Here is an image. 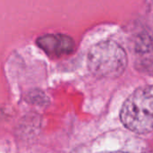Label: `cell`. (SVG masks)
Returning a JSON list of instances; mask_svg holds the SVG:
<instances>
[{
    "instance_id": "2",
    "label": "cell",
    "mask_w": 153,
    "mask_h": 153,
    "mask_svg": "<svg viewBox=\"0 0 153 153\" xmlns=\"http://www.w3.org/2000/svg\"><path fill=\"white\" fill-rule=\"evenodd\" d=\"M124 48L112 40H104L92 46L88 54V66L100 78H117L127 66Z\"/></svg>"
},
{
    "instance_id": "1",
    "label": "cell",
    "mask_w": 153,
    "mask_h": 153,
    "mask_svg": "<svg viewBox=\"0 0 153 153\" xmlns=\"http://www.w3.org/2000/svg\"><path fill=\"white\" fill-rule=\"evenodd\" d=\"M120 117L123 125L137 134L153 131V85L137 89L125 101Z\"/></svg>"
},
{
    "instance_id": "4",
    "label": "cell",
    "mask_w": 153,
    "mask_h": 153,
    "mask_svg": "<svg viewBox=\"0 0 153 153\" xmlns=\"http://www.w3.org/2000/svg\"><path fill=\"white\" fill-rule=\"evenodd\" d=\"M101 153H126L123 152H101Z\"/></svg>"
},
{
    "instance_id": "3",
    "label": "cell",
    "mask_w": 153,
    "mask_h": 153,
    "mask_svg": "<svg viewBox=\"0 0 153 153\" xmlns=\"http://www.w3.org/2000/svg\"><path fill=\"white\" fill-rule=\"evenodd\" d=\"M36 43L50 57L69 55L74 48L73 39L64 34H46L38 38Z\"/></svg>"
}]
</instances>
